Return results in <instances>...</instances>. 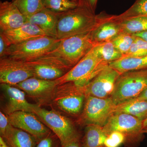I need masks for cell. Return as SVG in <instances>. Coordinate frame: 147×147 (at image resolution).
<instances>
[{
    "label": "cell",
    "instance_id": "cell-23",
    "mask_svg": "<svg viewBox=\"0 0 147 147\" xmlns=\"http://www.w3.org/2000/svg\"><path fill=\"white\" fill-rule=\"evenodd\" d=\"M106 137L102 127L93 124L86 125L82 137V147H102Z\"/></svg>",
    "mask_w": 147,
    "mask_h": 147
},
{
    "label": "cell",
    "instance_id": "cell-28",
    "mask_svg": "<svg viewBox=\"0 0 147 147\" xmlns=\"http://www.w3.org/2000/svg\"><path fill=\"white\" fill-rule=\"evenodd\" d=\"M134 40V36L133 35L121 32L111 41L123 57L128 53Z\"/></svg>",
    "mask_w": 147,
    "mask_h": 147
},
{
    "label": "cell",
    "instance_id": "cell-6",
    "mask_svg": "<svg viewBox=\"0 0 147 147\" xmlns=\"http://www.w3.org/2000/svg\"><path fill=\"white\" fill-rule=\"evenodd\" d=\"M116 105L110 97L86 96L84 108L77 122L82 126L93 124L103 127L115 113Z\"/></svg>",
    "mask_w": 147,
    "mask_h": 147
},
{
    "label": "cell",
    "instance_id": "cell-13",
    "mask_svg": "<svg viewBox=\"0 0 147 147\" xmlns=\"http://www.w3.org/2000/svg\"><path fill=\"white\" fill-rule=\"evenodd\" d=\"M121 74L108 65L86 86L83 87L86 96L99 98L110 97L115 89L117 79Z\"/></svg>",
    "mask_w": 147,
    "mask_h": 147
},
{
    "label": "cell",
    "instance_id": "cell-7",
    "mask_svg": "<svg viewBox=\"0 0 147 147\" xmlns=\"http://www.w3.org/2000/svg\"><path fill=\"white\" fill-rule=\"evenodd\" d=\"M91 32L61 39L57 47L48 53L58 56L73 67L94 47Z\"/></svg>",
    "mask_w": 147,
    "mask_h": 147
},
{
    "label": "cell",
    "instance_id": "cell-33",
    "mask_svg": "<svg viewBox=\"0 0 147 147\" xmlns=\"http://www.w3.org/2000/svg\"><path fill=\"white\" fill-rule=\"evenodd\" d=\"M11 124L9 121L7 115H5L3 112H0V134L1 137L5 135Z\"/></svg>",
    "mask_w": 147,
    "mask_h": 147
},
{
    "label": "cell",
    "instance_id": "cell-32",
    "mask_svg": "<svg viewBox=\"0 0 147 147\" xmlns=\"http://www.w3.org/2000/svg\"><path fill=\"white\" fill-rule=\"evenodd\" d=\"M145 56H147V50L140 48L134 41L128 53L123 57H137Z\"/></svg>",
    "mask_w": 147,
    "mask_h": 147
},
{
    "label": "cell",
    "instance_id": "cell-17",
    "mask_svg": "<svg viewBox=\"0 0 147 147\" xmlns=\"http://www.w3.org/2000/svg\"><path fill=\"white\" fill-rule=\"evenodd\" d=\"M9 45H16L47 34L36 25L26 22L17 28L6 31H1Z\"/></svg>",
    "mask_w": 147,
    "mask_h": 147
},
{
    "label": "cell",
    "instance_id": "cell-14",
    "mask_svg": "<svg viewBox=\"0 0 147 147\" xmlns=\"http://www.w3.org/2000/svg\"><path fill=\"white\" fill-rule=\"evenodd\" d=\"M15 86L34 99L42 101L54 96L57 85L55 80H44L32 77Z\"/></svg>",
    "mask_w": 147,
    "mask_h": 147
},
{
    "label": "cell",
    "instance_id": "cell-18",
    "mask_svg": "<svg viewBox=\"0 0 147 147\" xmlns=\"http://www.w3.org/2000/svg\"><path fill=\"white\" fill-rule=\"evenodd\" d=\"M59 13L46 8L26 18V22L36 25L48 36L57 38Z\"/></svg>",
    "mask_w": 147,
    "mask_h": 147
},
{
    "label": "cell",
    "instance_id": "cell-21",
    "mask_svg": "<svg viewBox=\"0 0 147 147\" xmlns=\"http://www.w3.org/2000/svg\"><path fill=\"white\" fill-rule=\"evenodd\" d=\"M118 113L131 115L143 121L147 118V100L133 99L116 105L114 114Z\"/></svg>",
    "mask_w": 147,
    "mask_h": 147
},
{
    "label": "cell",
    "instance_id": "cell-36",
    "mask_svg": "<svg viewBox=\"0 0 147 147\" xmlns=\"http://www.w3.org/2000/svg\"><path fill=\"white\" fill-rule=\"evenodd\" d=\"M82 136H80L74 138L70 142L67 143L61 147H82Z\"/></svg>",
    "mask_w": 147,
    "mask_h": 147
},
{
    "label": "cell",
    "instance_id": "cell-5",
    "mask_svg": "<svg viewBox=\"0 0 147 147\" xmlns=\"http://www.w3.org/2000/svg\"><path fill=\"white\" fill-rule=\"evenodd\" d=\"M61 39L48 36L37 38L9 47L7 57L27 62L46 55L55 49Z\"/></svg>",
    "mask_w": 147,
    "mask_h": 147
},
{
    "label": "cell",
    "instance_id": "cell-31",
    "mask_svg": "<svg viewBox=\"0 0 147 147\" xmlns=\"http://www.w3.org/2000/svg\"><path fill=\"white\" fill-rule=\"evenodd\" d=\"M36 147H61L59 139L55 134L52 133L38 143Z\"/></svg>",
    "mask_w": 147,
    "mask_h": 147
},
{
    "label": "cell",
    "instance_id": "cell-24",
    "mask_svg": "<svg viewBox=\"0 0 147 147\" xmlns=\"http://www.w3.org/2000/svg\"><path fill=\"white\" fill-rule=\"evenodd\" d=\"M121 32L133 34L147 31V16H139L118 21Z\"/></svg>",
    "mask_w": 147,
    "mask_h": 147
},
{
    "label": "cell",
    "instance_id": "cell-4",
    "mask_svg": "<svg viewBox=\"0 0 147 147\" xmlns=\"http://www.w3.org/2000/svg\"><path fill=\"white\" fill-rule=\"evenodd\" d=\"M143 121L134 116L125 113L114 114L102 127L106 134L117 131L122 133L125 137L124 146L135 147L143 139Z\"/></svg>",
    "mask_w": 147,
    "mask_h": 147
},
{
    "label": "cell",
    "instance_id": "cell-35",
    "mask_svg": "<svg viewBox=\"0 0 147 147\" xmlns=\"http://www.w3.org/2000/svg\"><path fill=\"white\" fill-rule=\"evenodd\" d=\"M98 0H78V5L84 7L94 13Z\"/></svg>",
    "mask_w": 147,
    "mask_h": 147
},
{
    "label": "cell",
    "instance_id": "cell-12",
    "mask_svg": "<svg viewBox=\"0 0 147 147\" xmlns=\"http://www.w3.org/2000/svg\"><path fill=\"white\" fill-rule=\"evenodd\" d=\"M32 69L26 62L9 57L0 58V82L15 86L33 77Z\"/></svg>",
    "mask_w": 147,
    "mask_h": 147
},
{
    "label": "cell",
    "instance_id": "cell-15",
    "mask_svg": "<svg viewBox=\"0 0 147 147\" xmlns=\"http://www.w3.org/2000/svg\"><path fill=\"white\" fill-rule=\"evenodd\" d=\"M1 86L6 99L3 108L6 115L20 111L32 113L34 104L27 101L24 91L8 84H1Z\"/></svg>",
    "mask_w": 147,
    "mask_h": 147
},
{
    "label": "cell",
    "instance_id": "cell-39",
    "mask_svg": "<svg viewBox=\"0 0 147 147\" xmlns=\"http://www.w3.org/2000/svg\"><path fill=\"white\" fill-rule=\"evenodd\" d=\"M0 147H9L1 137H0Z\"/></svg>",
    "mask_w": 147,
    "mask_h": 147
},
{
    "label": "cell",
    "instance_id": "cell-29",
    "mask_svg": "<svg viewBox=\"0 0 147 147\" xmlns=\"http://www.w3.org/2000/svg\"><path fill=\"white\" fill-rule=\"evenodd\" d=\"M45 8L57 13H61L76 8L77 3L69 0H43Z\"/></svg>",
    "mask_w": 147,
    "mask_h": 147
},
{
    "label": "cell",
    "instance_id": "cell-8",
    "mask_svg": "<svg viewBox=\"0 0 147 147\" xmlns=\"http://www.w3.org/2000/svg\"><path fill=\"white\" fill-rule=\"evenodd\" d=\"M32 113L57 137L61 146L81 135L69 119L55 110H47L34 104Z\"/></svg>",
    "mask_w": 147,
    "mask_h": 147
},
{
    "label": "cell",
    "instance_id": "cell-25",
    "mask_svg": "<svg viewBox=\"0 0 147 147\" xmlns=\"http://www.w3.org/2000/svg\"><path fill=\"white\" fill-rule=\"evenodd\" d=\"M92 49L102 61L109 64L123 57L111 40L96 44Z\"/></svg>",
    "mask_w": 147,
    "mask_h": 147
},
{
    "label": "cell",
    "instance_id": "cell-3",
    "mask_svg": "<svg viewBox=\"0 0 147 147\" xmlns=\"http://www.w3.org/2000/svg\"><path fill=\"white\" fill-rule=\"evenodd\" d=\"M147 88V69L121 74L110 98L116 105L136 98Z\"/></svg>",
    "mask_w": 147,
    "mask_h": 147
},
{
    "label": "cell",
    "instance_id": "cell-10",
    "mask_svg": "<svg viewBox=\"0 0 147 147\" xmlns=\"http://www.w3.org/2000/svg\"><path fill=\"white\" fill-rule=\"evenodd\" d=\"M26 63L32 70L33 77L44 80L59 79L72 67L58 56L50 53Z\"/></svg>",
    "mask_w": 147,
    "mask_h": 147
},
{
    "label": "cell",
    "instance_id": "cell-40",
    "mask_svg": "<svg viewBox=\"0 0 147 147\" xmlns=\"http://www.w3.org/2000/svg\"><path fill=\"white\" fill-rule=\"evenodd\" d=\"M143 125L144 127L147 126V118L145 119L144 121H143Z\"/></svg>",
    "mask_w": 147,
    "mask_h": 147
},
{
    "label": "cell",
    "instance_id": "cell-2",
    "mask_svg": "<svg viewBox=\"0 0 147 147\" xmlns=\"http://www.w3.org/2000/svg\"><path fill=\"white\" fill-rule=\"evenodd\" d=\"M108 65L102 61L92 49L67 73L55 81L57 86L71 82L77 88H83Z\"/></svg>",
    "mask_w": 147,
    "mask_h": 147
},
{
    "label": "cell",
    "instance_id": "cell-16",
    "mask_svg": "<svg viewBox=\"0 0 147 147\" xmlns=\"http://www.w3.org/2000/svg\"><path fill=\"white\" fill-rule=\"evenodd\" d=\"M26 22V17L21 13L13 2H1V31H3L17 28Z\"/></svg>",
    "mask_w": 147,
    "mask_h": 147
},
{
    "label": "cell",
    "instance_id": "cell-30",
    "mask_svg": "<svg viewBox=\"0 0 147 147\" xmlns=\"http://www.w3.org/2000/svg\"><path fill=\"white\" fill-rule=\"evenodd\" d=\"M125 137L122 133L113 131L107 135L102 147H119L125 142Z\"/></svg>",
    "mask_w": 147,
    "mask_h": 147
},
{
    "label": "cell",
    "instance_id": "cell-26",
    "mask_svg": "<svg viewBox=\"0 0 147 147\" xmlns=\"http://www.w3.org/2000/svg\"><path fill=\"white\" fill-rule=\"evenodd\" d=\"M12 2L26 18L45 8L43 0H13Z\"/></svg>",
    "mask_w": 147,
    "mask_h": 147
},
{
    "label": "cell",
    "instance_id": "cell-34",
    "mask_svg": "<svg viewBox=\"0 0 147 147\" xmlns=\"http://www.w3.org/2000/svg\"><path fill=\"white\" fill-rule=\"evenodd\" d=\"M10 45L2 33H0V58L5 57Z\"/></svg>",
    "mask_w": 147,
    "mask_h": 147
},
{
    "label": "cell",
    "instance_id": "cell-38",
    "mask_svg": "<svg viewBox=\"0 0 147 147\" xmlns=\"http://www.w3.org/2000/svg\"><path fill=\"white\" fill-rule=\"evenodd\" d=\"M134 99L137 100H147V88L145 90L144 92H142L139 96Z\"/></svg>",
    "mask_w": 147,
    "mask_h": 147
},
{
    "label": "cell",
    "instance_id": "cell-20",
    "mask_svg": "<svg viewBox=\"0 0 147 147\" xmlns=\"http://www.w3.org/2000/svg\"><path fill=\"white\" fill-rule=\"evenodd\" d=\"M1 137L9 147H36L38 143L30 134L11 125Z\"/></svg>",
    "mask_w": 147,
    "mask_h": 147
},
{
    "label": "cell",
    "instance_id": "cell-37",
    "mask_svg": "<svg viewBox=\"0 0 147 147\" xmlns=\"http://www.w3.org/2000/svg\"><path fill=\"white\" fill-rule=\"evenodd\" d=\"M135 36L138 37L142 38L145 41L147 42V31H146L141 32L138 33L134 34H132Z\"/></svg>",
    "mask_w": 147,
    "mask_h": 147
},
{
    "label": "cell",
    "instance_id": "cell-42",
    "mask_svg": "<svg viewBox=\"0 0 147 147\" xmlns=\"http://www.w3.org/2000/svg\"><path fill=\"white\" fill-rule=\"evenodd\" d=\"M69 1H71L77 3L78 4V0H69Z\"/></svg>",
    "mask_w": 147,
    "mask_h": 147
},
{
    "label": "cell",
    "instance_id": "cell-19",
    "mask_svg": "<svg viewBox=\"0 0 147 147\" xmlns=\"http://www.w3.org/2000/svg\"><path fill=\"white\" fill-rule=\"evenodd\" d=\"M121 32L117 22L111 20L110 16H106L105 22L91 32V39L95 45L110 41Z\"/></svg>",
    "mask_w": 147,
    "mask_h": 147
},
{
    "label": "cell",
    "instance_id": "cell-9",
    "mask_svg": "<svg viewBox=\"0 0 147 147\" xmlns=\"http://www.w3.org/2000/svg\"><path fill=\"white\" fill-rule=\"evenodd\" d=\"M53 97L54 102L61 110L76 115L82 113L86 95L83 88H77L69 82L57 86Z\"/></svg>",
    "mask_w": 147,
    "mask_h": 147
},
{
    "label": "cell",
    "instance_id": "cell-1",
    "mask_svg": "<svg viewBox=\"0 0 147 147\" xmlns=\"http://www.w3.org/2000/svg\"><path fill=\"white\" fill-rule=\"evenodd\" d=\"M105 19L103 14L96 16L88 9L79 5L73 9L59 13L57 38L63 39L90 32L105 22Z\"/></svg>",
    "mask_w": 147,
    "mask_h": 147
},
{
    "label": "cell",
    "instance_id": "cell-11",
    "mask_svg": "<svg viewBox=\"0 0 147 147\" xmlns=\"http://www.w3.org/2000/svg\"><path fill=\"white\" fill-rule=\"evenodd\" d=\"M7 116L12 126L30 134L38 142L51 133L50 129L33 113L17 111Z\"/></svg>",
    "mask_w": 147,
    "mask_h": 147
},
{
    "label": "cell",
    "instance_id": "cell-22",
    "mask_svg": "<svg viewBox=\"0 0 147 147\" xmlns=\"http://www.w3.org/2000/svg\"><path fill=\"white\" fill-rule=\"evenodd\" d=\"M109 65L120 74L127 71L147 69V56L122 57L110 63Z\"/></svg>",
    "mask_w": 147,
    "mask_h": 147
},
{
    "label": "cell",
    "instance_id": "cell-41",
    "mask_svg": "<svg viewBox=\"0 0 147 147\" xmlns=\"http://www.w3.org/2000/svg\"><path fill=\"white\" fill-rule=\"evenodd\" d=\"M143 133H147V126L144 127L143 129Z\"/></svg>",
    "mask_w": 147,
    "mask_h": 147
},
{
    "label": "cell",
    "instance_id": "cell-27",
    "mask_svg": "<svg viewBox=\"0 0 147 147\" xmlns=\"http://www.w3.org/2000/svg\"><path fill=\"white\" fill-rule=\"evenodd\" d=\"M139 16H147V0H136L134 3L126 11L118 16L111 17L113 21Z\"/></svg>",
    "mask_w": 147,
    "mask_h": 147
}]
</instances>
